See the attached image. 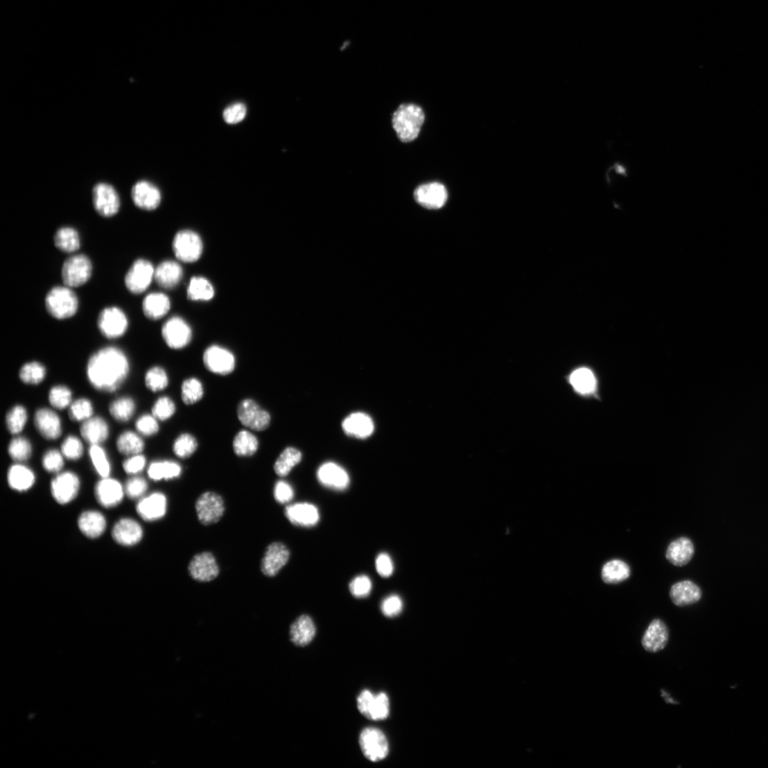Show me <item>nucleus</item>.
<instances>
[{
	"instance_id": "1",
	"label": "nucleus",
	"mask_w": 768,
	"mask_h": 768,
	"mask_svg": "<svg viewBox=\"0 0 768 768\" xmlns=\"http://www.w3.org/2000/svg\"><path fill=\"white\" fill-rule=\"evenodd\" d=\"M130 372L128 358L116 347H108L94 353L87 365V377L91 385L104 392L117 391Z\"/></svg>"
},
{
	"instance_id": "2",
	"label": "nucleus",
	"mask_w": 768,
	"mask_h": 768,
	"mask_svg": "<svg viewBox=\"0 0 768 768\" xmlns=\"http://www.w3.org/2000/svg\"><path fill=\"white\" fill-rule=\"evenodd\" d=\"M425 121L423 109L415 104L401 105L393 115V127L403 143L417 139Z\"/></svg>"
},
{
	"instance_id": "3",
	"label": "nucleus",
	"mask_w": 768,
	"mask_h": 768,
	"mask_svg": "<svg viewBox=\"0 0 768 768\" xmlns=\"http://www.w3.org/2000/svg\"><path fill=\"white\" fill-rule=\"evenodd\" d=\"M47 312L53 317L65 320L72 317L78 309L76 294L68 286H57L49 290L45 298Z\"/></svg>"
},
{
	"instance_id": "4",
	"label": "nucleus",
	"mask_w": 768,
	"mask_h": 768,
	"mask_svg": "<svg viewBox=\"0 0 768 768\" xmlns=\"http://www.w3.org/2000/svg\"><path fill=\"white\" fill-rule=\"evenodd\" d=\"M236 414L240 423L253 431H264L271 424V416L268 411L253 399L247 398L241 401L237 406Z\"/></svg>"
},
{
	"instance_id": "5",
	"label": "nucleus",
	"mask_w": 768,
	"mask_h": 768,
	"mask_svg": "<svg viewBox=\"0 0 768 768\" xmlns=\"http://www.w3.org/2000/svg\"><path fill=\"white\" fill-rule=\"evenodd\" d=\"M93 265L89 258L78 254L67 259L62 267V277L66 286L78 288L86 284L92 276Z\"/></svg>"
},
{
	"instance_id": "6",
	"label": "nucleus",
	"mask_w": 768,
	"mask_h": 768,
	"mask_svg": "<svg viewBox=\"0 0 768 768\" xmlns=\"http://www.w3.org/2000/svg\"><path fill=\"white\" fill-rule=\"evenodd\" d=\"M203 363L207 370L213 374L229 376L236 369V358L229 349L213 344L204 351Z\"/></svg>"
},
{
	"instance_id": "7",
	"label": "nucleus",
	"mask_w": 768,
	"mask_h": 768,
	"mask_svg": "<svg viewBox=\"0 0 768 768\" xmlns=\"http://www.w3.org/2000/svg\"><path fill=\"white\" fill-rule=\"evenodd\" d=\"M360 744L364 756L372 762L385 759L390 753L387 738L376 728H367L360 736Z\"/></svg>"
},
{
	"instance_id": "8",
	"label": "nucleus",
	"mask_w": 768,
	"mask_h": 768,
	"mask_svg": "<svg viewBox=\"0 0 768 768\" xmlns=\"http://www.w3.org/2000/svg\"><path fill=\"white\" fill-rule=\"evenodd\" d=\"M173 248L179 260L185 263H193L198 261L202 256L203 243L197 233L184 230L176 234Z\"/></svg>"
},
{
	"instance_id": "9",
	"label": "nucleus",
	"mask_w": 768,
	"mask_h": 768,
	"mask_svg": "<svg viewBox=\"0 0 768 768\" xmlns=\"http://www.w3.org/2000/svg\"><path fill=\"white\" fill-rule=\"evenodd\" d=\"M358 707L361 714L372 721H383L388 718L390 703L387 694H373L364 690L358 698Z\"/></svg>"
},
{
	"instance_id": "10",
	"label": "nucleus",
	"mask_w": 768,
	"mask_h": 768,
	"mask_svg": "<svg viewBox=\"0 0 768 768\" xmlns=\"http://www.w3.org/2000/svg\"><path fill=\"white\" fill-rule=\"evenodd\" d=\"M155 270L152 264L146 259L135 261L125 277L126 288L134 295L144 293L155 278Z\"/></svg>"
},
{
	"instance_id": "11",
	"label": "nucleus",
	"mask_w": 768,
	"mask_h": 768,
	"mask_svg": "<svg viewBox=\"0 0 768 768\" xmlns=\"http://www.w3.org/2000/svg\"><path fill=\"white\" fill-rule=\"evenodd\" d=\"M98 326L101 334L107 339H116L125 335L128 320L125 313L117 307L103 309L98 317Z\"/></svg>"
},
{
	"instance_id": "12",
	"label": "nucleus",
	"mask_w": 768,
	"mask_h": 768,
	"mask_svg": "<svg viewBox=\"0 0 768 768\" xmlns=\"http://www.w3.org/2000/svg\"><path fill=\"white\" fill-rule=\"evenodd\" d=\"M93 204L100 216L109 218L119 211L121 200L118 191L112 185L101 182L93 189Z\"/></svg>"
},
{
	"instance_id": "13",
	"label": "nucleus",
	"mask_w": 768,
	"mask_h": 768,
	"mask_svg": "<svg viewBox=\"0 0 768 768\" xmlns=\"http://www.w3.org/2000/svg\"><path fill=\"white\" fill-rule=\"evenodd\" d=\"M162 335L171 349L179 350L187 347L192 340V331L182 318L174 317L164 324Z\"/></svg>"
},
{
	"instance_id": "14",
	"label": "nucleus",
	"mask_w": 768,
	"mask_h": 768,
	"mask_svg": "<svg viewBox=\"0 0 768 768\" xmlns=\"http://www.w3.org/2000/svg\"><path fill=\"white\" fill-rule=\"evenodd\" d=\"M196 511L200 522L204 525L215 524L222 518L225 512L222 498L218 494L207 491L196 503Z\"/></svg>"
},
{
	"instance_id": "15",
	"label": "nucleus",
	"mask_w": 768,
	"mask_h": 768,
	"mask_svg": "<svg viewBox=\"0 0 768 768\" xmlns=\"http://www.w3.org/2000/svg\"><path fill=\"white\" fill-rule=\"evenodd\" d=\"M79 489V478L71 472L59 474L51 485L52 496L60 505L72 502L77 497Z\"/></svg>"
},
{
	"instance_id": "16",
	"label": "nucleus",
	"mask_w": 768,
	"mask_h": 768,
	"mask_svg": "<svg viewBox=\"0 0 768 768\" xmlns=\"http://www.w3.org/2000/svg\"><path fill=\"white\" fill-rule=\"evenodd\" d=\"M416 201L428 209L442 208L448 200V191L444 185L431 182L419 186L414 192Z\"/></svg>"
},
{
	"instance_id": "17",
	"label": "nucleus",
	"mask_w": 768,
	"mask_h": 768,
	"mask_svg": "<svg viewBox=\"0 0 768 768\" xmlns=\"http://www.w3.org/2000/svg\"><path fill=\"white\" fill-rule=\"evenodd\" d=\"M132 200L137 207L152 211L160 204L161 192L154 184L142 180L136 182L131 190Z\"/></svg>"
},
{
	"instance_id": "18",
	"label": "nucleus",
	"mask_w": 768,
	"mask_h": 768,
	"mask_svg": "<svg viewBox=\"0 0 768 768\" xmlns=\"http://www.w3.org/2000/svg\"><path fill=\"white\" fill-rule=\"evenodd\" d=\"M290 558L287 546L279 542L270 544L261 562V570L269 577L277 575L286 565Z\"/></svg>"
},
{
	"instance_id": "19",
	"label": "nucleus",
	"mask_w": 768,
	"mask_h": 768,
	"mask_svg": "<svg viewBox=\"0 0 768 768\" xmlns=\"http://www.w3.org/2000/svg\"><path fill=\"white\" fill-rule=\"evenodd\" d=\"M188 569L191 578L200 582L213 581L219 573L215 557L209 552L196 555L190 561Z\"/></svg>"
},
{
	"instance_id": "20",
	"label": "nucleus",
	"mask_w": 768,
	"mask_h": 768,
	"mask_svg": "<svg viewBox=\"0 0 768 768\" xmlns=\"http://www.w3.org/2000/svg\"><path fill=\"white\" fill-rule=\"evenodd\" d=\"M125 494L122 485L118 480L109 477L102 478L95 488L98 502L106 508L118 506L122 502Z\"/></svg>"
},
{
	"instance_id": "21",
	"label": "nucleus",
	"mask_w": 768,
	"mask_h": 768,
	"mask_svg": "<svg viewBox=\"0 0 768 768\" xmlns=\"http://www.w3.org/2000/svg\"><path fill=\"white\" fill-rule=\"evenodd\" d=\"M669 641V629L661 619L652 621L645 630L642 645L648 652L656 653L665 649Z\"/></svg>"
},
{
	"instance_id": "22",
	"label": "nucleus",
	"mask_w": 768,
	"mask_h": 768,
	"mask_svg": "<svg viewBox=\"0 0 768 768\" xmlns=\"http://www.w3.org/2000/svg\"><path fill=\"white\" fill-rule=\"evenodd\" d=\"M167 504V498L164 494L155 492L142 498L137 505L136 510L147 522H154L166 515Z\"/></svg>"
},
{
	"instance_id": "23",
	"label": "nucleus",
	"mask_w": 768,
	"mask_h": 768,
	"mask_svg": "<svg viewBox=\"0 0 768 768\" xmlns=\"http://www.w3.org/2000/svg\"><path fill=\"white\" fill-rule=\"evenodd\" d=\"M35 424L39 433L47 440H56L62 435L61 419L49 408H41L37 411Z\"/></svg>"
},
{
	"instance_id": "24",
	"label": "nucleus",
	"mask_w": 768,
	"mask_h": 768,
	"mask_svg": "<svg viewBox=\"0 0 768 768\" xmlns=\"http://www.w3.org/2000/svg\"><path fill=\"white\" fill-rule=\"evenodd\" d=\"M114 539L124 546H132L139 543L143 536V530L135 520L124 518L119 521L112 531Z\"/></svg>"
},
{
	"instance_id": "25",
	"label": "nucleus",
	"mask_w": 768,
	"mask_h": 768,
	"mask_svg": "<svg viewBox=\"0 0 768 768\" xmlns=\"http://www.w3.org/2000/svg\"><path fill=\"white\" fill-rule=\"evenodd\" d=\"M285 514L292 524L299 527H313L320 520L317 508L309 503L290 505L286 507Z\"/></svg>"
},
{
	"instance_id": "26",
	"label": "nucleus",
	"mask_w": 768,
	"mask_h": 768,
	"mask_svg": "<svg viewBox=\"0 0 768 768\" xmlns=\"http://www.w3.org/2000/svg\"><path fill=\"white\" fill-rule=\"evenodd\" d=\"M670 596L675 606L685 607L698 602L702 592L693 582L686 580L674 584L670 589Z\"/></svg>"
},
{
	"instance_id": "27",
	"label": "nucleus",
	"mask_w": 768,
	"mask_h": 768,
	"mask_svg": "<svg viewBox=\"0 0 768 768\" xmlns=\"http://www.w3.org/2000/svg\"><path fill=\"white\" fill-rule=\"evenodd\" d=\"M317 478L323 485L334 489H345L349 484L348 473L334 462H326L320 466Z\"/></svg>"
},
{
	"instance_id": "28",
	"label": "nucleus",
	"mask_w": 768,
	"mask_h": 768,
	"mask_svg": "<svg viewBox=\"0 0 768 768\" xmlns=\"http://www.w3.org/2000/svg\"><path fill=\"white\" fill-rule=\"evenodd\" d=\"M695 552V545L692 540L688 537H680L670 543L666 558L672 565L681 567L691 561Z\"/></svg>"
},
{
	"instance_id": "29",
	"label": "nucleus",
	"mask_w": 768,
	"mask_h": 768,
	"mask_svg": "<svg viewBox=\"0 0 768 768\" xmlns=\"http://www.w3.org/2000/svg\"><path fill=\"white\" fill-rule=\"evenodd\" d=\"M290 639L297 646L304 647L310 644L316 634V627L313 619L307 616H299L290 627Z\"/></svg>"
},
{
	"instance_id": "30",
	"label": "nucleus",
	"mask_w": 768,
	"mask_h": 768,
	"mask_svg": "<svg viewBox=\"0 0 768 768\" xmlns=\"http://www.w3.org/2000/svg\"><path fill=\"white\" fill-rule=\"evenodd\" d=\"M182 276L183 270L179 263L166 261L155 268L154 279L160 287L171 289L180 282Z\"/></svg>"
},
{
	"instance_id": "31",
	"label": "nucleus",
	"mask_w": 768,
	"mask_h": 768,
	"mask_svg": "<svg viewBox=\"0 0 768 768\" xmlns=\"http://www.w3.org/2000/svg\"><path fill=\"white\" fill-rule=\"evenodd\" d=\"M342 428L348 435L367 438L373 433L374 425L371 417L358 412L347 417L342 423Z\"/></svg>"
},
{
	"instance_id": "32",
	"label": "nucleus",
	"mask_w": 768,
	"mask_h": 768,
	"mask_svg": "<svg viewBox=\"0 0 768 768\" xmlns=\"http://www.w3.org/2000/svg\"><path fill=\"white\" fill-rule=\"evenodd\" d=\"M78 525L80 531L86 536L97 539L105 531L106 520L99 512L90 510L80 514Z\"/></svg>"
},
{
	"instance_id": "33",
	"label": "nucleus",
	"mask_w": 768,
	"mask_h": 768,
	"mask_svg": "<svg viewBox=\"0 0 768 768\" xmlns=\"http://www.w3.org/2000/svg\"><path fill=\"white\" fill-rule=\"evenodd\" d=\"M80 434L89 444L100 445L107 440L109 435L107 424L101 417H91L84 421L80 427Z\"/></svg>"
},
{
	"instance_id": "34",
	"label": "nucleus",
	"mask_w": 768,
	"mask_h": 768,
	"mask_svg": "<svg viewBox=\"0 0 768 768\" xmlns=\"http://www.w3.org/2000/svg\"><path fill=\"white\" fill-rule=\"evenodd\" d=\"M169 297L162 293L148 295L143 303V311L147 318L157 320L166 316L171 309Z\"/></svg>"
},
{
	"instance_id": "35",
	"label": "nucleus",
	"mask_w": 768,
	"mask_h": 768,
	"mask_svg": "<svg viewBox=\"0 0 768 768\" xmlns=\"http://www.w3.org/2000/svg\"><path fill=\"white\" fill-rule=\"evenodd\" d=\"M259 446L258 437L249 430H239L232 444L234 454L240 457L254 456L258 452Z\"/></svg>"
},
{
	"instance_id": "36",
	"label": "nucleus",
	"mask_w": 768,
	"mask_h": 768,
	"mask_svg": "<svg viewBox=\"0 0 768 768\" xmlns=\"http://www.w3.org/2000/svg\"><path fill=\"white\" fill-rule=\"evenodd\" d=\"M631 575L629 566L622 560L613 559L603 565L601 578L606 584H618L627 580Z\"/></svg>"
},
{
	"instance_id": "37",
	"label": "nucleus",
	"mask_w": 768,
	"mask_h": 768,
	"mask_svg": "<svg viewBox=\"0 0 768 768\" xmlns=\"http://www.w3.org/2000/svg\"><path fill=\"white\" fill-rule=\"evenodd\" d=\"M36 477L33 471L21 464L11 466L8 473L10 487L18 491H24L33 487Z\"/></svg>"
},
{
	"instance_id": "38",
	"label": "nucleus",
	"mask_w": 768,
	"mask_h": 768,
	"mask_svg": "<svg viewBox=\"0 0 768 768\" xmlns=\"http://www.w3.org/2000/svg\"><path fill=\"white\" fill-rule=\"evenodd\" d=\"M181 465L172 460H160L152 462L148 469L149 478L154 481L169 480L181 476Z\"/></svg>"
},
{
	"instance_id": "39",
	"label": "nucleus",
	"mask_w": 768,
	"mask_h": 768,
	"mask_svg": "<svg viewBox=\"0 0 768 768\" xmlns=\"http://www.w3.org/2000/svg\"><path fill=\"white\" fill-rule=\"evenodd\" d=\"M302 453L293 447H288L280 454L275 464L274 471L279 477L284 478L290 474L302 460Z\"/></svg>"
},
{
	"instance_id": "40",
	"label": "nucleus",
	"mask_w": 768,
	"mask_h": 768,
	"mask_svg": "<svg viewBox=\"0 0 768 768\" xmlns=\"http://www.w3.org/2000/svg\"><path fill=\"white\" fill-rule=\"evenodd\" d=\"M57 248L64 253H73L80 249V240L78 232L71 227L60 229L53 238Z\"/></svg>"
},
{
	"instance_id": "41",
	"label": "nucleus",
	"mask_w": 768,
	"mask_h": 768,
	"mask_svg": "<svg viewBox=\"0 0 768 768\" xmlns=\"http://www.w3.org/2000/svg\"><path fill=\"white\" fill-rule=\"evenodd\" d=\"M204 396V388L200 379L189 377L184 379L181 386V398L186 405L199 403Z\"/></svg>"
},
{
	"instance_id": "42",
	"label": "nucleus",
	"mask_w": 768,
	"mask_h": 768,
	"mask_svg": "<svg viewBox=\"0 0 768 768\" xmlns=\"http://www.w3.org/2000/svg\"><path fill=\"white\" fill-rule=\"evenodd\" d=\"M117 448L123 455L132 456L141 454L145 448V443L138 434L125 431L118 438Z\"/></svg>"
},
{
	"instance_id": "43",
	"label": "nucleus",
	"mask_w": 768,
	"mask_h": 768,
	"mask_svg": "<svg viewBox=\"0 0 768 768\" xmlns=\"http://www.w3.org/2000/svg\"><path fill=\"white\" fill-rule=\"evenodd\" d=\"M570 382L576 392L583 394L593 392L596 387L595 376L591 370L586 368H582L573 372L570 375Z\"/></svg>"
},
{
	"instance_id": "44",
	"label": "nucleus",
	"mask_w": 768,
	"mask_h": 768,
	"mask_svg": "<svg viewBox=\"0 0 768 768\" xmlns=\"http://www.w3.org/2000/svg\"><path fill=\"white\" fill-rule=\"evenodd\" d=\"M199 448L197 437L189 433L179 435L173 443L174 454L180 459H187L194 455Z\"/></svg>"
},
{
	"instance_id": "45",
	"label": "nucleus",
	"mask_w": 768,
	"mask_h": 768,
	"mask_svg": "<svg viewBox=\"0 0 768 768\" xmlns=\"http://www.w3.org/2000/svg\"><path fill=\"white\" fill-rule=\"evenodd\" d=\"M214 295V289L211 283L202 277H194L190 281L187 288V297L193 301H207Z\"/></svg>"
},
{
	"instance_id": "46",
	"label": "nucleus",
	"mask_w": 768,
	"mask_h": 768,
	"mask_svg": "<svg viewBox=\"0 0 768 768\" xmlns=\"http://www.w3.org/2000/svg\"><path fill=\"white\" fill-rule=\"evenodd\" d=\"M147 388L152 392H159L169 386L170 379L166 369L159 366L152 367L146 372L145 377Z\"/></svg>"
},
{
	"instance_id": "47",
	"label": "nucleus",
	"mask_w": 768,
	"mask_h": 768,
	"mask_svg": "<svg viewBox=\"0 0 768 768\" xmlns=\"http://www.w3.org/2000/svg\"><path fill=\"white\" fill-rule=\"evenodd\" d=\"M110 414L119 422H127L133 416L135 403L130 397H122L114 401L109 407Z\"/></svg>"
},
{
	"instance_id": "48",
	"label": "nucleus",
	"mask_w": 768,
	"mask_h": 768,
	"mask_svg": "<svg viewBox=\"0 0 768 768\" xmlns=\"http://www.w3.org/2000/svg\"><path fill=\"white\" fill-rule=\"evenodd\" d=\"M46 371L44 365L40 363L33 362L24 365L19 372V377L22 382L32 385H37L44 381Z\"/></svg>"
},
{
	"instance_id": "49",
	"label": "nucleus",
	"mask_w": 768,
	"mask_h": 768,
	"mask_svg": "<svg viewBox=\"0 0 768 768\" xmlns=\"http://www.w3.org/2000/svg\"><path fill=\"white\" fill-rule=\"evenodd\" d=\"M177 411L175 401L169 396L159 397L152 408V414L160 421H166L172 419Z\"/></svg>"
},
{
	"instance_id": "50",
	"label": "nucleus",
	"mask_w": 768,
	"mask_h": 768,
	"mask_svg": "<svg viewBox=\"0 0 768 768\" xmlns=\"http://www.w3.org/2000/svg\"><path fill=\"white\" fill-rule=\"evenodd\" d=\"M89 455L98 474L102 478H108L112 472V466L104 449L100 445H92Z\"/></svg>"
},
{
	"instance_id": "51",
	"label": "nucleus",
	"mask_w": 768,
	"mask_h": 768,
	"mask_svg": "<svg viewBox=\"0 0 768 768\" xmlns=\"http://www.w3.org/2000/svg\"><path fill=\"white\" fill-rule=\"evenodd\" d=\"M8 453L11 458L15 461H26L32 455V445L25 437H15L9 445Z\"/></svg>"
},
{
	"instance_id": "52",
	"label": "nucleus",
	"mask_w": 768,
	"mask_h": 768,
	"mask_svg": "<svg viewBox=\"0 0 768 768\" xmlns=\"http://www.w3.org/2000/svg\"><path fill=\"white\" fill-rule=\"evenodd\" d=\"M28 419L27 411L22 405L13 407L8 412L6 417V424L8 430L12 434L21 433L25 427Z\"/></svg>"
},
{
	"instance_id": "53",
	"label": "nucleus",
	"mask_w": 768,
	"mask_h": 768,
	"mask_svg": "<svg viewBox=\"0 0 768 768\" xmlns=\"http://www.w3.org/2000/svg\"><path fill=\"white\" fill-rule=\"evenodd\" d=\"M94 408L91 402L87 399H80L72 403L69 408L70 419L76 422L85 421L92 417Z\"/></svg>"
},
{
	"instance_id": "54",
	"label": "nucleus",
	"mask_w": 768,
	"mask_h": 768,
	"mask_svg": "<svg viewBox=\"0 0 768 768\" xmlns=\"http://www.w3.org/2000/svg\"><path fill=\"white\" fill-rule=\"evenodd\" d=\"M49 400L53 407L63 410L71 405L72 393L65 386H56L50 390Z\"/></svg>"
},
{
	"instance_id": "55",
	"label": "nucleus",
	"mask_w": 768,
	"mask_h": 768,
	"mask_svg": "<svg viewBox=\"0 0 768 768\" xmlns=\"http://www.w3.org/2000/svg\"><path fill=\"white\" fill-rule=\"evenodd\" d=\"M63 454L57 450H49L42 458L43 468L50 473H60L64 465Z\"/></svg>"
},
{
	"instance_id": "56",
	"label": "nucleus",
	"mask_w": 768,
	"mask_h": 768,
	"mask_svg": "<svg viewBox=\"0 0 768 768\" xmlns=\"http://www.w3.org/2000/svg\"><path fill=\"white\" fill-rule=\"evenodd\" d=\"M62 453L69 460H77L84 454V447L79 439L73 435L67 437L62 445Z\"/></svg>"
},
{
	"instance_id": "57",
	"label": "nucleus",
	"mask_w": 768,
	"mask_h": 768,
	"mask_svg": "<svg viewBox=\"0 0 768 768\" xmlns=\"http://www.w3.org/2000/svg\"><path fill=\"white\" fill-rule=\"evenodd\" d=\"M148 488V482L143 478L134 477L127 481L124 489L129 498L137 500L145 495Z\"/></svg>"
},
{
	"instance_id": "58",
	"label": "nucleus",
	"mask_w": 768,
	"mask_h": 768,
	"mask_svg": "<svg viewBox=\"0 0 768 768\" xmlns=\"http://www.w3.org/2000/svg\"><path fill=\"white\" fill-rule=\"evenodd\" d=\"M372 588L370 579L365 575L358 576L349 584L351 593L358 598L367 597L371 593Z\"/></svg>"
},
{
	"instance_id": "59",
	"label": "nucleus",
	"mask_w": 768,
	"mask_h": 768,
	"mask_svg": "<svg viewBox=\"0 0 768 768\" xmlns=\"http://www.w3.org/2000/svg\"><path fill=\"white\" fill-rule=\"evenodd\" d=\"M136 430L144 436L150 437L159 430L158 420L152 414L141 417L135 424Z\"/></svg>"
},
{
	"instance_id": "60",
	"label": "nucleus",
	"mask_w": 768,
	"mask_h": 768,
	"mask_svg": "<svg viewBox=\"0 0 768 768\" xmlns=\"http://www.w3.org/2000/svg\"><path fill=\"white\" fill-rule=\"evenodd\" d=\"M381 611L388 618H394L399 616L403 610V602L401 597L392 595L384 599L381 603Z\"/></svg>"
},
{
	"instance_id": "61",
	"label": "nucleus",
	"mask_w": 768,
	"mask_h": 768,
	"mask_svg": "<svg viewBox=\"0 0 768 768\" xmlns=\"http://www.w3.org/2000/svg\"><path fill=\"white\" fill-rule=\"evenodd\" d=\"M247 113L245 105L241 103H236L229 105L225 109L223 117L225 121L230 125L241 123L245 119Z\"/></svg>"
},
{
	"instance_id": "62",
	"label": "nucleus",
	"mask_w": 768,
	"mask_h": 768,
	"mask_svg": "<svg viewBox=\"0 0 768 768\" xmlns=\"http://www.w3.org/2000/svg\"><path fill=\"white\" fill-rule=\"evenodd\" d=\"M146 458L143 455H132L123 462L125 472L129 475L139 474L146 468Z\"/></svg>"
},
{
	"instance_id": "63",
	"label": "nucleus",
	"mask_w": 768,
	"mask_h": 768,
	"mask_svg": "<svg viewBox=\"0 0 768 768\" xmlns=\"http://www.w3.org/2000/svg\"><path fill=\"white\" fill-rule=\"evenodd\" d=\"M274 497L279 503L286 504L293 499L294 490L288 482L279 481L274 487Z\"/></svg>"
},
{
	"instance_id": "64",
	"label": "nucleus",
	"mask_w": 768,
	"mask_h": 768,
	"mask_svg": "<svg viewBox=\"0 0 768 768\" xmlns=\"http://www.w3.org/2000/svg\"><path fill=\"white\" fill-rule=\"evenodd\" d=\"M376 568L378 573L383 578L390 577L394 572L392 560L387 554H381L377 557Z\"/></svg>"
}]
</instances>
